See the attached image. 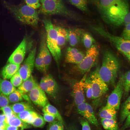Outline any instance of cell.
I'll use <instances>...</instances> for the list:
<instances>
[{
	"label": "cell",
	"mask_w": 130,
	"mask_h": 130,
	"mask_svg": "<svg viewBox=\"0 0 130 130\" xmlns=\"http://www.w3.org/2000/svg\"><path fill=\"white\" fill-rule=\"evenodd\" d=\"M100 122L104 128L106 130H119L116 119L101 118Z\"/></svg>",
	"instance_id": "f1b7e54d"
},
{
	"label": "cell",
	"mask_w": 130,
	"mask_h": 130,
	"mask_svg": "<svg viewBox=\"0 0 130 130\" xmlns=\"http://www.w3.org/2000/svg\"><path fill=\"white\" fill-rule=\"evenodd\" d=\"M85 54L77 49L68 47L67 49L65 56V61L67 63L78 64L83 59Z\"/></svg>",
	"instance_id": "9a60e30c"
},
{
	"label": "cell",
	"mask_w": 130,
	"mask_h": 130,
	"mask_svg": "<svg viewBox=\"0 0 130 130\" xmlns=\"http://www.w3.org/2000/svg\"><path fill=\"white\" fill-rule=\"evenodd\" d=\"M130 62V52L124 54Z\"/></svg>",
	"instance_id": "f5cc1de1"
},
{
	"label": "cell",
	"mask_w": 130,
	"mask_h": 130,
	"mask_svg": "<svg viewBox=\"0 0 130 130\" xmlns=\"http://www.w3.org/2000/svg\"><path fill=\"white\" fill-rule=\"evenodd\" d=\"M87 103L84 102L77 106L76 111L78 114L84 117L86 111Z\"/></svg>",
	"instance_id": "f35d334b"
},
{
	"label": "cell",
	"mask_w": 130,
	"mask_h": 130,
	"mask_svg": "<svg viewBox=\"0 0 130 130\" xmlns=\"http://www.w3.org/2000/svg\"><path fill=\"white\" fill-rule=\"evenodd\" d=\"M27 5L34 9L40 7L41 4L39 0H25Z\"/></svg>",
	"instance_id": "ab89813d"
},
{
	"label": "cell",
	"mask_w": 130,
	"mask_h": 130,
	"mask_svg": "<svg viewBox=\"0 0 130 130\" xmlns=\"http://www.w3.org/2000/svg\"><path fill=\"white\" fill-rule=\"evenodd\" d=\"M83 117L91 124L97 127H99V125L95 116L93 108L90 105L87 103L86 111Z\"/></svg>",
	"instance_id": "484cf974"
},
{
	"label": "cell",
	"mask_w": 130,
	"mask_h": 130,
	"mask_svg": "<svg viewBox=\"0 0 130 130\" xmlns=\"http://www.w3.org/2000/svg\"><path fill=\"white\" fill-rule=\"evenodd\" d=\"M24 128L21 126H15L7 125L5 128L6 130H23Z\"/></svg>",
	"instance_id": "7dc6e473"
},
{
	"label": "cell",
	"mask_w": 130,
	"mask_h": 130,
	"mask_svg": "<svg viewBox=\"0 0 130 130\" xmlns=\"http://www.w3.org/2000/svg\"><path fill=\"white\" fill-rule=\"evenodd\" d=\"M125 26V27L122 32V37L126 39L130 40V23Z\"/></svg>",
	"instance_id": "60d3db41"
},
{
	"label": "cell",
	"mask_w": 130,
	"mask_h": 130,
	"mask_svg": "<svg viewBox=\"0 0 130 130\" xmlns=\"http://www.w3.org/2000/svg\"><path fill=\"white\" fill-rule=\"evenodd\" d=\"M39 86L45 92L53 98L55 97L58 93V84L50 74H46L42 78Z\"/></svg>",
	"instance_id": "8fae6325"
},
{
	"label": "cell",
	"mask_w": 130,
	"mask_h": 130,
	"mask_svg": "<svg viewBox=\"0 0 130 130\" xmlns=\"http://www.w3.org/2000/svg\"><path fill=\"white\" fill-rule=\"evenodd\" d=\"M6 96L2 93H0V108L8 105L9 102Z\"/></svg>",
	"instance_id": "b9f144b4"
},
{
	"label": "cell",
	"mask_w": 130,
	"mask_h": 130,
	"mask_svg": "<svg viewBox=\"0 0 130 130\" xmlns=\"http://www.w3.org/2000/svg\"><path fill=\"white\" fill-rule=\"evenodd\" d=\"M97 130H101V129H98Z\"/></svg>",
	"instance_id": "9f6ffc18"
},
{
	"label": "cell",
	"mask_w": 130,
	"mask_h": 130,
	"mask_svg": "<svg viewBox=\"0 0 130 130\" xmlns=\"http://www.w3.org/2000/svg\"><path fill=\"white\" fill-rule=\"evenodd\" d=\"M97 8L103 20L113 25L122 23L129 12L128 0H90Z\"/></svg>",
	"instance_id": "6da1fadb"
},
{
	"label": "cell",
	"mask_w": 130,
	"mask_h": 130,
	"mask_svg": "<svg viewBox=\"0 0 130 130\" xmlns=\"http://www.w3.org/2000/svg\"><path fill=\"white\" fill-rule=\"evenodd\" d=\"M87 73L84 74L80 81L75 82L73 86L72 95L74 104L76 106L85 102L84 85L87 77Z\"/></svg>",
	"instance_id": "4fadbf2b"
},
{
	"label": "cell",
	"mask_w": 130,
	"mask_h": 130,
	"mask_svg": "<svg viewBox=\"0 0 130 130\" xmlns=\"http://www.w3.org/2000/svg\"><path fill=\"white\" fill-rule=\"evenodd\" d=\"M123 82L124 90L126 92H128L130 85V70L127 72L124 75Z\"/></svg>",
	"instance_id": "8d00e7d4"
},
{
	"label": "cell",
	"mask_w": 130,
	"mask_h": 130,
	"mask_svg": "<svg viewBox=\"0 0 130 130\" xmlns=\"http://www.w3.org/2000/svg\"><path fill=\"white\" fill-rule=\"evenodd\" d=\"M23 80L18 71L11 78L10 82L15 87H18L22 83Z\"/></svg>",
	"instance_id": "e575fe53"
},
{
	"label": "cell",
	"mask_w": 130,
	"mask_h": 130,
	"mask_svg": "<svg viewBox=\"0 0 130 130\" xmlns=\"http://www.w3.org/2000/svg\"><path fill=\"white\" fill-rule=\"evenodd\" d=\"M43 117L46 122L50 123L56 119L54 116L48 113H44Z\"/></svg>",
	"instance_id": "ee69618b"
},
{
	"label": "cell",
	"mask_w": 130,
	"mask_h": 130,
	"mask_svg": "<svg viewBox=\"0 0 130 130\" xmlns=\"http://www.w3.org/2000/svg\"><path fill=\"white\" fill-rule=\"evenodd\" d=\"M9 102L15 103L22 101L23 98L22 93L18 89L16 90L7 96Z\"/></svg>",
	"instance_id": "d6a6232c"
},
{
	"label": "cell",
	"mask_w": 130,
	"mask_h": 130,
	"mask_svg": "<svg viewBox=\"0 0 130 130\" xmlns=\"http://www.w3.org/2000/svg\"><path fill=\"white\" fill-rule=\"evenodd\" d=\"M17 115L23 122L31 124L39 114L32 110H27L21 112Z\"/></svg>",
	"instance_id": "d6986e66"
},
{
	"label": "cell",
	"mask_w": 130,
	"mask_h": 130,
	"mask_svg": "<svg viewBox=\"0 0 130 130\" xmlns=\"http://www.w3.org/2000/svg\"><path fill=\"white\" fill-rule=\"evenodd\" d=\"M99 54V50L97 46L95 45L93 46L88 49L81 61L72 67L71 72L78 75L87 73L96 64Z\"/></svg>",
	"instance_id": "8992f818"
},
{
	"label": "cell",
	"mask_w": 130,
	"mask_h": 130,
	"mask_svg": "<svg viewBox=\"0 0 130 130\" xmlns=\"http://www.w3.org/2000/svg\"><path fill=\"white\" fill-rule=\"evenodd\" d=\"M79 121L82 127V130H91L88 121L84 118L79 119Z\"/></svg>",
	"instance_id": "7bdbcfd3"
},
{
	"label": "cell",
	"mask_w": 130,
	"mask_h": 130,
	"mask_svg": "<svg viewBox=\"0 0 130 130\" xmlns=\"http://www.w3.org/2000/svg\"><path fill=\"white\" fill-rule=\"evenodd\" d=\"M6 118V116L3 109L2 108H0V123L5 122Z\"/></svg>",
	"instance_id": "c3c4849f"
},
{
	"label": "cell",
	"mask_w": 130,
	"mask_h": 130,
	"mask_svg": "<svg viewBox=\"0 0 130 130\" xmlns=\"http://www.w3.org/2000/svg\"><path fill=\"white\" fill-rule=\"evenodd\" d=\"M67 130H77L74 125H71L68 127Z\"/></svg>",
	"instance_id": "816d5d0a"
},
{
	"label": "cell",
	"mask_w": 130,
	"mask_h": 130,
	"mask_svg": "<svg viewBox=\"0 0 130 130\" xmlns=\"http://www.w3.org/2000/svg\"><path fill=\"white\" fill-rule=\"evenodd\" d=\"M39 49L41 51L45 69L47 72L51 63L52 55L46 44V37L42 39Z\"/></svg>",
	"instance_id": "2e32d148"
},
{
	"label": "cell",
	"mask_w": 130,
	"mask_h": 130,
	"mask_svg": "<svg viewBox=\"0 0 130 130\" xmlns=\"http://www.w3.org/2000/svg\"><path fill=\"white\" fill-rule=\"evenodd\" d=\"M7 125L5 121L2 123H0V129H5Z\"/></svg>",
	"instance_id": "f907efd6"
},
{
	"label": "cell",
	"mask_w": 130,
	"mask_h": 130,
	"mask_svg": "<svg viewBox=\"0 0 130 130\" xmlns=\"http://www.w3.org/2000/svg\"><path fill=\"white\" fill-rule=\"evenodd\" d=\"M72 5L84 13H90L88 7V0H67Z\"/></svg>",
	"instance_id": "4316f807"
},
{
	"label": "cell",
	"mask_w": 130,
	"mask_h": 130,
	"mask_svg": "<svg viewBox=\"0 0 130 130\" xmlns=\"http://www.w3.org/2000/svg\"><path fill=\"white\" fill-rule=\"evenodd\" d=\"M37 84L36 81L31 75L28 79L24 81L18 87V89L21 93H26L30 91Z\"/></svg>",
	"instance_id": "7402d4cb"
},
{
	"label": "cell",
	"mask_w": 130,
	"mask_h": 130,
	"mask_svg": "<svg viewBox=\"0 0 130 130\" xmlns=\"http://www.w3.org/2000/svg\"><path fill=\"white\" fill-rule=\"evenodd\" d=\"M91 27L96 33L109 40L124 54L130 52V40L112 35L100 26H92Z\"/></svg>",
	"instance_id": "52a82bcc"
},
{
	"label": "cell",
	"mask_w": 130,
	"mask_h": 130,
	"mask_svg": "<svg viewBox=\"0 0 130 130\" xmlns=\"http://www.w3.org/2000/svg\"><path fill=\"white\" fill-rule=\"evenodd\" d=\"M123 77V75L120 77L115 88L108 98L106 105L116 110L119 109L121 99L124 90Z\"/></svg>",
	"instance_id": "9c48e42d"
},
{
	"label": "cell",
	"mask_w": 130,
	"mask_h": 130,
	"mask_svg": "<svg viewBox=\"0 0 130 130\" xmlns=\"http://www.w3.org/2000/svg\"><path fill=\"white\" fill-rule=\"evenodd\" d=\"M43 22L46 32V41L47 46L52 56L58 63L61 58V53L60 47L58 43L55 26L49 18L44 19Z\"/></svg>",
	"instance_id": "5b68a950"
},
{
	"label": "cell",
	"mask_w": 130,
	"mask_h": 130,
	"mask_svg": "<svg viewBox=\"0 0 130 130\" xmlns=\"http://www.w3.org/2000/svg\"><path fill=\"white\" fill-rule=\"evenodd\" d=\"M84 89L87 98L89 99H92L93 97L92 91L90 77L88 78L86 77L84 83Z\"/></svg>",
	"instance_id": "836d02e7"
},
{
	"label": "cell",
	"mask_w": 130,
	"mask_h": 130,
	"mask_svg": "<svg viewBox=\"0 0 130 130\" xmlns=\"http://www.w3.org/2000/svg\"><path fill=\"white\" fill-rule=\"evenodd\" d=\"M82 40L84 47L88 49L94 45L95 41L91 35L87 32L83 33L82 37Z\"/></svg>",
	"instance_id": "1f68e13d"
},
{
	"label": "cell",
	"mask_w": 130,
	"mask_h": 130,
	"mask_svg": "<svg viewBox=\"0 0 130 130\" xmlns=\"http://www.w3.org/2000/svg\"><path fill=\"white\" fill-rule=\"evenodd\" d=\"M130 91V86H129V91Z\"/></svg>",
	"instance_id": "db71d44e"
},
{
	"label": "cell",
	"mask_w": 130,
	"mask_h": 130,
	"mask_svg": "<svg viewBox=\"0 0 130 130\" xmlns=\"http://www.w3.org/2000/svg\"><path fill=\"white\" fill-rule=\"evenodd\" d=\"M45 122L43 117L39 114L37 117L31 124L35 127H42L45 125Z\"/></svg>",
	"instance_id": "74e56055"
},
{
	"label": "cell",
	"mask_w": 130,
	"mask_h": 130,
	"mask_svg": "<svg viewBox=\"0 0 130 130\" xmlns=\"http://www.w3.org/2000/svg\"><path fill=\"white\" fill-rule=\"evenodd\" d=\"M28 96L35 104L39 106L44 107L48 103L45 92L38 84L29 92Z\"/></svg>",
	"instance_id": "7c38bea8"
},
{
	"label": "cell",
	"mask_w": 130,
	"mask_h": 130,
	"mask_svg": "<svg viewBox=\"0 0 130 130\" xmlns=\"http://www.w3.org/2000/svg\"><path fill=\"white\" fill-rule=\"evenodd\" d=\"M90 77L92 91V99L95 103L108 90V85L100 78L98 73V67L91 73Z\"/></svg>",
	"instance_id": "ba28073f"
},
{
	"label": "cell",
	"mask_w": 130,
	"mask_h": 130,
	"mask_svg": "<svg viewBox=\"0 0 130 130\" xmlns=\"http://www.w3.org/2000/svg\"><path fill=\"white\" fill-rule=\"evenodd\" d=\"M36 53V48L35 47L30 52L18 71L23 81L32 75L35 66Z\"/></svg>",
	"instance_id": "30bf717a"
},
{
	"label": "cell",
	"mask_w": 130,
	"mask_h": 130,
	"mask_svg": "<svg viewBox=\"0 0 130 130\" xmlns=\"http://www.w3.org/2000/svg\"><path fill=\"white\" fill-rule=\"evenodd\" d=\"M13 112L16 114L27 110H32L33 108L30 104L26 102L15 103L10 105Z\"/></svg>",
	"instance_id": "83f0119b"
},
{
	"label": "cell",
	"mask_w": 130,
	"mask_h": 130,
	"mask_svg": "<svg viewBox=\"0 0 130 130\" xmlns=\"http://www.w3.org/2000/svg\"><path fill=\"white\" fill-rule=\"evenodd\" d=\"M130 127V114L127 117L122 127L121 130H125Z\"/></svg>",
	"instance_id": "bcb514c9"
},
{
	"label": "cell",
	"mask_w": 130,
	"mask_h": 130,
	"mask_svg": "<svg viewBox=\"0 0 130 130\" xmlns=\"http://www.w3.org/2000/svg\"><path fill=\"white\" fill-rule=\"evenodd\" d=\"M2 108L4 111L6 117L9 116L14 113L10 106L8 105Z\"/></svg>",
	"instance_id": "f6af8a7d"
},
{
	"label": "cell",
	"mask_w": 130,
	"mask_h": 130,
	"mask_svg": "<svg viewBox=\"0 0 130 130\" xmlns=\"http://www.w3.org/2000/svg\"><path fill=\"white\" fill-rule=\"evenodd\" d=\"M26 45V40L24 38L9 57V62L20 65L25 56Z\"/></svg>",
	"instance_id": "5bb4252c"
},
{
	"label": "cell",
	"mask_w": 130,
	"mask_h": 130,
	"mask_svg": "<svg viewBox=\"0 0 130 130\" xmlns=\"http://www.w3.org/2000/svg\"><path fill=\"white\" fill-rule=\"evenodd\" d=\"M130 23V11L126 15L124 19V25H125Z\"/></svg>",
	"instance_id": "681fc988"
},
{
	"label": "cell",
	"mask_w": 130,
	"mask_h": 130,
	"mask_svg": "<svg viewBox=\"0 0 130 130\" xmlns=\"http://www.w3.org/2000/svg\"><path fill=\"white\" fill-rule=\"evenodd\" d=\"M5 121L7 125H10L22 127L24 129L30 127L29 124L22 121L19 118L17 115L14 113L6 117Z\"/></svg>",
	"instance_id": "ffe728a7"
},
{
	"label": "cell",
	"mask_w": 130,
	"mask_h": 130,
	"mask_svg": "<svg viewBox=\"0 0 130 130\" xmlns=\"http://www.w3.org/2000/svg\"><path fill=\"white\" fill-rule=\"evenodd\" d=\"M16 90L11 82L0 78V93L8 96Z\"/></svg>",
	"instance_id": "cb8c5ba5"
},
{
	"label": "cell",
	"mask_w": 130,
	"mask_h": 130,
	"mask_svg": "<svg viewBox=\"0 0 130 130\" xmlns=\"http://www.w3.org/2000/svg\"><path fill=\"white\" fill-rule=\"evenodd\" d=\"M130 114V96L123 104L121 110L119 124H122Z\"/></svg>",
	"instance_id": "d4e9b609"
},
{
	"label": "cell",
	"mask_w": 130,
	"mask_h": 130,
	"mask_svg": "<svg viewBox=\"0 0 130 130\" xmlns=\"http://www.w3.org/2000/svg\"><path fill=\"white\" fill-rule=\"evenodd\" d=\"M4 6L15 18L24 24L35 28L38 25L39 13L26 5L21 4L15 5L3 0Z\"/></svg>",
	"instance_id": "3957f363"
},
{
	"label": "cell",
	"mask_w": 130,
	"mask_h": 130,
	"mask_svg": "<svg viewBox=\"0 0 130 130\" xmlns=\"http://www.w3.org/2000/svg\"><path fill=\"white\" fill-rule=\"evenodd\" d=\"M35 66L37 69L41 72L45 74L46 73L45 68L41 51L39 48L38 53L35 58Z\"/></svg>",
	"instance_id": "4dcf8cb0"
},
{
	"label": "cell",
	"mask_w": 130,
	"mask_h": 130,
	"mask_svg": "<svg viewBox=\"0 0 130 130\" xmlns=\"http://www.w3.org/2000/svg\"><path fill=\"white\" fill-rule=\"evenodd\" d=\"M20 65L9 63L3 68L2 72L3 78L4 79H8L11 78L18 71Z\"/></svg>",
	"instance_id": "ac0fdd59"
},
{
	"label": "cell",
	"mask_w": 130,
	"mask_h": 130,
	"mask_svg": "<svg viewBox=\"0 0 130 130\" xmlns=\"http://www.w3.org/2000/svg\"><path fill=\"white\" fill-rule=\"evenodd\" d=\"M44 113H48L51 114L55 117L56 120L65 124L64 120L57 109L53 106L48 103L42 109Z\"/></svg>",
	"instance_id": "f546056e"
},
{
	"label": "cell",
	"mask_w": 130,
	"mask_h": 130,
	"mask_svg": "<svg viewBox=\"0 0 130 130\" xmlns=\"http://www.w3.org/2000/svg\"><path fill=\"white\" fill-rule=\"evenodd\" d=\"M0 130H6L5 129H0Z\"/></svg>",
	"instance_id": "11a10c76"
},
{
	"label": "cell",
	"mask_w": 130,
	"mask_h": 130,
	"mask_svg": "<svg viewBox=\"0 0 130 130\" xmlns=\"http://www.w3.org/2000/svg\"><path fill=\"white\" fill-rule=\"evenodd\" d=\"M84 33L83 31L79 28H69L68 30V41L70 45L74 46L78 45Z\"/></svg>",
	"instance_id": "e0dca14e"
},
{
	"label": "cell",
	"mask_w": 130,
	"mask_h": 130,
	"mask_svg": "<svg viewBox=\"0 0 130 130\" xmlns=\"http://www.w3.org/2000/svg\"><path fill=\"white\" fill-rule=\"evenodd\" d=\"M120 65L119 60L115 54L110 50H104L101 66L98 67L99 76L107 85H114Z\"/></svg>",
	"instance_id": "7a4b0ae2"
},
{
	"label": "cell",
	"mask_w": 130,
	"mask_h": 130,
	"mask_svg": "<svg viewBox=\"0 0 130 130\" xmlns=\"http://www.w3.org/2000/svg\"><path fill=\"white\" fill-rule=\"evenodd\" d=\"M64 124L60 121L57 120L50 123L48 130H64Z\"/></svg>",
	"instance_id": "d590c367"
},
{
	"label": "cell",
	"mask_w": 130,
	"mask_h": 130,
	"mask_svg": "<svg viewBox=\"0 0 130 130\" xmlns=\"http://www.w3.org/2000/svg\"><path fill=\"white\" fill-rule=\"evenodd\" d=\"M55 27L58 44L60 47L64 46L68 41V30L60 26H55Z\"/></svg>",
	"instance_id": "44dd1931"
},
{
	"label": "cell",
	"mask_w": 130,
	"mask_h": 130,
	"mask_svg": "<svg viewBox=\"0 0 130 130\" xmlns=\"http://www.w3.org/2000/svg\"><path fill=\"white\" fill-rule=\"evenodd\" d=\"M117 110L105 106L102 108L98 113V116L101 118L117 119Z\"/></svg>",
	"instance_id": "603a6c76"
},
{
	"label": "cell",
	"mask_w": 130,
	"mask_h": 130,
	"mask_svg": "<svg viewBox=\"0 0 130 130\" xmlns=\"http://www.w3.org/2000/svg\"><path fill=\"white\" fill-rule=\"evenodd\" d=\"M41 4L39 12L45 15H58L74 20L81 18L74 12L68 9L63 0H39Z\"/></svg>",
	"instance_id": "277c9868"
}]
</instances>
